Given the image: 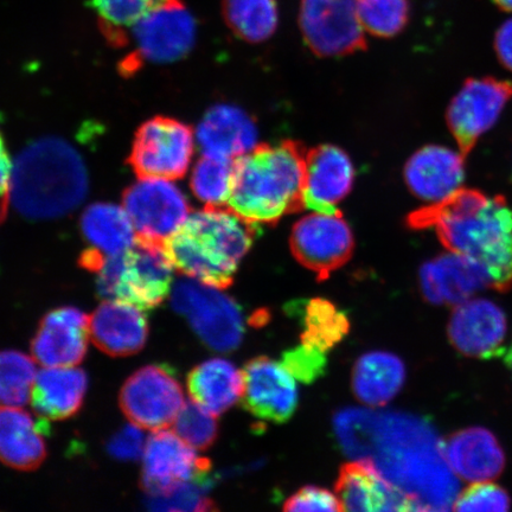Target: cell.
Wrapping results in <instances>:
<instances>
[{
	"label": "cell",
	"mask_w": 512,
	"mask_h": 512,
	"mask_svg": "<svg viewBox=\"0 0 512 512\" xmlns=\"http://www.w3.org/2000/svg\"><path fill=\"white\" fill-rule=\"evenodd\" d=\"M448 465L469 482L495 479L504 470L505 454L495 434L483 427L453 433L444 445Z\"/></svg>",
	"instance_id": "obj_26"
},
{
	"label": "cell",
	"mask_w": 512,
	"mask_h": 512,
	"mask_svg": "<svg viewBox=\"0 0 512 512\" xmlns=\"http://www.w3.org/2000/svg\"><path fill=\"white\" fill-rule=\"evenodd\" d=\"M88 189L85 160L62 138L37 139L14 160L10 204L27 219H60L81 206Z\"/></svg>",
	"instance_id": "obj_3"
},
{
	"label": "cell",
	"mask_w": 512,
	"mask_h": 512,
	"mask_svg": "<svg viewBox=\"0 0 512 512\" xmlns=\"http://www.w3.org/2000/svg\"><path fill=\"white\" fill-rule=\"evenodd\" d=\"M447 331L460 354L491 360L504 352L508 320L501 307L491 300H466L454 309Z\"/></svg>",
	"instance_id": "obj_17"
},
{
	"label": "cell",
	"mask_w": 512,
	"mask_h": 512,
	"mask_svg": "<svg viewBox=\"0 0 512 512\" xmlns=\"http://www.w3.org/2000/svg\"><path fill=\"white\" fill-rule=\"evenodd\" d=\"M216 416L197 405L195 401L185 402L175 422L174 431L179 438L196 450H208L219 435Z\"/></svg>",
	"instance_id": "obj_38"
},
{
	"label": "cell",
	"mask_w": 512,
	"mask_h": 512,
	"mask_svg": "<svg viewBox=\"0 0 512 512\" xmlns=\"http://www.w3.org/2000/svg\"><path fill=\"white\" fill-rule=\"evenodd\" d=\"M222 12L230 30L247 42H264L278 27L277 0H223Z\"/></svg>",
	"instance_id": "obj_32"
},
{
	"label": "cell",
	"mask_w": 512,
	"mask_h": 512,
	"mask_svg": "<svg viewBox=\"0 0 512 512\" xmlns=\"http://www.w3.org/2000/svg\"><path fill=\"white\" fill-rule=\"evenodd\" d=\"M119 402L132 424L150 431L174 425L185 403L175 371L165 364H151L128 377Z\"/></svg>",
	"instance_id": "obj_9"
},
{
	"label": "cell",
	"mask_w": 512,
	"mask_h": 512,
	"mask_svg": "<svg viewBox=\"0 0 512 512\" xmlns=\"http://www.w3.org/2000/svg\"><path fill=\"white\" fill-rule=\"evenodd\" d=\"M12 166H14V162L10 158L2 133H0V220L3 219L6 208L10 204Z\"/></svg>",
	"instance_id": "obj_43"
},
{
	"label": "cell",
	"mask_w": 512,
	"mask_h": 512,
	"mask_svg": "<svg viewBox=\"0 0 512 512\" xmlns=\"http://www.w3.org/2000/svg\"><path fill=\"white\" fill-rule=\"evenodd\" d=\"M256 228L228 207H204L191 213L164 247L178 272L226 290L253 245Z\"/></svg>",
	"instance_id": "obj_5"
},
{
	"label": "cell",
	"mask_w": 512,
	"mask_h": 512,
	"mask_svg": "<svg viewBox=\"0 0 512 512\" xmlns=\"http://www.w3.org/2000/svg\"><path fill=\"white\" fill-rule=\"evenodd\" d=\"M243 373V407L261 420L284 424L298 406L296 379L283 364L261 356L246 364Z\"/></svg>",
	"instance_id": "obj_15"
},
{
	"label": "cell",
	"mask_w": 512,
	"mask_h": 512,
	"mask_svg": "<svg viewBox=\"0 0 512 512\" xmlns=\"http://www.w3.org/2000/svg\"><path fill=\"white\" fill-rule=\"evenodd\" d=\"M89 335L96 348L112 357L138 354L149 337V322L139 307L106 300L89 317Z\"/></svg>",
	"instance_id": "obj_22"
},
{
	"label": "cell",
	"mask_w": 512,
	"mask_h": 512,
	"mask_svg": "<svg viewBox=\"0 0 512 512\" xmlns=\"http://www.w3.org/2000/svg\"><path fill=\"white\" fill-rule=\"evenodd\" d=\"M408 226L433 228L448 251L482 266L496 291L512 287V208L503 196L458 189L445 200L414 211Z\"/></svg>",
	"instance_id": "obj_2"
},
{
	"label": "cell",
	"mask_w": 512,
	"mask_h": 512,
	"mask_svg": "<svg viewBox=\"0 0 512 512\" xmlns=\"http://www.w3.org/2000/svg\"><path fill=\"white\" fill-rule=\"evenodd\" d=\"M208 479H194L147 495L146 505L153 511H213L215 503L207 495Z\"/></svg>",
	"instance_id": "obj_37"
},
{
	"label": "cell",
	"mask_w": 512,
	"mask_h": 512,
	"mask_svg": "<svg viewBox=\"0 0 512 512\" xmlns=\"http://www.w3.org/2000/svg\"><path fill=\"white\" fill-rule=\"evenodd\" d=\"M171 302L209 348L227 352L241 344L245 328L240 307L220 288L192 278L182 279L172 290Z\"/></svg>",
	"instance_id": "obj_7"
},
{
	"label": "cell",
	"mask_w": 512,
	"mask_h": 512,
	"mask_svg": "<svg viewBox=\"0 0 512 512\" xmlns=\"http://www.w3.org/2000/svg\"><path fill=\"white\" fill-rule=\"evenodd\" d=\"M495 49L503 66L512 70V19H509L498 29L495 38Z\"/></svg>",
	"instance_id": "obj_44"
},
{
	"label": "cell",
	"mask_w": 512,
	"mask_h": 512,
	"mask_svg": "<svg viewBox=\"0 0 512 512\" xmlns=\"http://www.w3.org/2000/svg\"><path fill=\"white\" fill-rule=\"evenodd\" d=\"M196 22L182 0L160 6L131 30L139 63L168 64L183 59L196 41Z\"/></svg>",
	"instance_id": "obj_14"
},
{
	"label": "cell",
	"mask_w": 512,
	"mask_h": 512,
	"mask_svg": "<svg viewBox=\"0 0 512 512\" xmlns=\"http://www.w3.org/2000/svg\"><path fill=\"white\" fill-rule=\"evenodd\" d=\"M306 153L302 144L286 140L236 158L228 208L254 224L277 223L303 209Z\"/></svg>",
	"instance_id": "obj_4"
},
{
	"label": "cell",
	"mask_w": 512,
	"mask_h": 512,
	"mask_svg": "<svg viewBox=\"0 0 512 512\" xmlns=\"http://www.w3.org/2000/svg\"><path fill=\"white\" fill-rule=\"evenodd\" d=\"M294 316L303 324L302 342L307 347L328 352L349 334L347 313L323 298L306 300L291 305Z\"/></svg>",
	"instance_id": "obj_31"
},
{
	"label": "cell",
	"mask_w": 512,
	"mask_h": 512,
	"mask_svg": "<svg viewBox=\"0 0 512 512\" xmlns=\"http://www.w3.org/2000/svg\"><path fill=\"white\" fill-rule=\"evenodd\" d=\"M35 379L31 357L15 350L0 351V408L27 405Z\"/></svg>",
	"instance_id": "obj_35"
},
{
	"label": "cell",
	"mask_w": 512,
	"mask_h": 512,
	"mask_svg": "<svg viewBox=\"0 0 512 512\" xmlns=\"http://www.w3.org/2000/svg\"><path fill=\"white\" fill-rule=\"evenodd\" d=\"M195 145V133L188 125L153 118L139 128L130 162L139 177L181 178L190 168Z\"/></svg>",
	"instance_id": "obj_10"
},
{
	"label": "cell",
	"mask_w": 512,
	"mask_h": 512,
	"mask_svg": "<svg viewBox=\"0 0 512 512\" xmlns=\"http://www.w3.org/2000/svg\"><path fill=\"white\" fill-rule=\"evenodd\" d=\"M499 9L512 12V0H494Z\"/></svg>",
	"instance_id": "obj_45"
},
{
	"label": "cell",
	"mask_w": 512,
	"mask_h": 512,
	"mask_svg": "<svg viewBox=\"0 0 512 512\" xmlns=\"http://www.w3.org/2000/svg\"><path fill=\"white\" fill-rule=\"evenodd\" d=\"M89 317L73 306H63L43 317L31 342L35 360L47 368L76 367L87 354Z\"/></svg>",
	"instance_id": "obj_18"
},
{
	"label": "cell",
	"mask_w": 512,
	"mask_h": 512,
	"mask_svg": "<svg viewBox=\"0 0 512 512\" xmlns=\"http://www.w3.org/2000/svg\"><path fill=\"white\" fill-rule=\"evenodd\" d=\"M354 235L341 211H313L294 224L291 249L300 264L317 275L319 281L350 260L354 252Z\"/></svg>",
	"instance_id": "obj_12"
},
{
	"label": "cell",
	"mask_w": 512,
	"mask_h": 512,
	"mask_svg": "<svg viewBox=\"0 0 512 512\" xmlns=\"http://www.w3.org/2000/svg\"><path fill=\"white\" fill-rule=\"evenodd\" d=\"M355 171L343 150L322 145L306 153L304 204L319 213H335L349 195Z\"/></svg>",
	"instance_id": "obj_19"
},
{
	"label": "cell",
	"mask_w": 512,
	"mask_h": 512,
	"mask_svg": "<svg viewBox=\"0 0 512 512\" xmlns=\"http://www.w3.org/2000/svg\"><path fill=\"white\" fill-rule=\"evenodd\" d=\"M281 364L294 379L312 383L323 376L326 368L325 352L303 344L284 352Z\"/></svg>",
	"instance_id": "obj_40"
},
{
	"label": "cell",
	"mask_w": 512,
	"mask_h": 512,
	"mask_svg": "<svg viewBox=\"0 0 512 512\" xmlns=\"http://www.w3.org/2000/svg\"><path fill=\"white\" fill-rule=\"evenodd\" d=\"M285 511H344L341 501L330 491L318 486H305L288 498Z\"/></svg>",
	"instance_id": "obj_41"
},
{
	"label": "cell",
	"mask_w": 512,
	"mask_h": 512,
	"mask_svg": "<svg viewBox=\"0 0 512 512\" xmlns=\"http://www.w3.org/2000/svg\"><path fill=\"white\" fill-rule=\"evenodd\" d=\"M88 388L85 371L49 368L36 374L31 390V403L37 416L47 421L72 418L79 413Z\"/></svg>",
	"instance_id": "obj_27"
},
{
	"label": "cell",
	"mask_w": 512,
	"mask_h": 512,
	"mask_svg": "<svg viewBox=\"0 0 512 512\" xmlns=\"http://www.w3.org/2000/svg\"><path fill=\"white\" fill-rule=\"evenodd\" d=\"M511 498L501 486L478 483L469 486L458 495L453 504L457 511H508Z\"/></svg>",
	"instance_id": "obj_39"
},
{
	"label": "cell",
	"mask_w": 512,
	"mask_h": 512,
	"mask_svg": "<svg viewBox=\"0 0 512 512\" xmlns=\"http://www.w3.org/2000/svg\"><path fill=\"white\" fill-rule=\"evenodd\" d=\"M406 381V367L390 352H368L357 361L352 389L358 399L373 407L386 406L399 394Z\"/></svg>",
	"instance_id": "obj_30"
},
{
	"label": "cell",
	"mask_w": 512,
	"mask_h": 512,
	"mask_svg": "<svg viewBox=\"0 0 512 512\" xmlns=\"http://www.w3.org/2000/svg\"><path fill=\"white\" fill-rule=\"evenodd\" d=\"M233 177L234 160L203 155L192 168L190 189L206 207H228Z\"/></svg>",
	"instance_id": "obj_33"
},
{
	"label": "cell",
	"mask_w": 512,
	"mask_h": 512,
	"mask_svg": "<svg viewBox=\"0 0 512 512\" xmlns=\"http://www.w3.org/2000/svg\"><path fill=\"white\" fill-rule=\"evenodd\" d=\"M88 252L111 258L136 245L138 235L124 206L111 202H96L83 211L80 220Z\"/></svg>",
	"instance_id": "obj_28"
},
{
	"label": "cell",
	"mask_w": 512,
	"mask_h": 512,
	"mask_svg": "<svg viewBox=\"0 0 512 512\" xmlns=\"http://www.w3.org/2000/svg\"><path fill=\"white\" fill-rule=\"evenodd\" d=\"M48 427L21 408H0V462L18 471L38 469L47 458Z\"/></svg>",
	"instance_id": "obj_25"
},
{
	"label": "cell",
	"mask_w": 512,
	"mask_h": 512,
	"mask_svg": "<svg viewBox=\"0 0 512 512\" xmlns=\"http://www.w3.org/2000/svg\"><path fill=\"white\" fill-rule=\"evenodd\" d=\"M174 270L163 243L138 240L125 253L104 261L96 272L98 292L105 300L150 311L169 296Z\"/></svg>",
	"instance_id": "obj_6"
},
{
	"label": "cell",
	"mask_w": 512,
	"mask_h": 512,
	"mask_svg": "<svg viewBox=\"0 0 512 512\" xmlns=\"http://www.w3.org/2000/svg\"><path fill=\"white\" fill-rule=\"evenodd\" d=\"M300 29L318 56H344L367 48L357 0H302Z\"/></svg>",
	"instance_id": "obj_11"
},
{
	"label": "cell",
	"mask_w": 512,
	"mask_h": 512,
	"mask_svg": "<svg viewBox=\"0 0 512 512\" xmlns=\"http://www.w3.org/2000/svg\"><path fill=\"white\" fill-rule=\"evenodd\" d=\"M336 494L344 511H420L411 497L384 478L367 460L342 466Z\"/></svg>",
	"instance_id": "obj_20"
},
{
	"label": "cell",
	"mask_w": 512,
	"mask_h": 512,
	"mask_svg": "<svg viewBox=\"0 0 512 512\" xmlns=\"http://www.w3.org/2000/svg\"><path fill=\"white\" fill-rule=\"evenodd\" d=\"M203 155L235 160L258 143V130L246 112L232 105H216L204 115L195 133Z\"/></svg>",
	"instance_id": "obj_23"
},
{
	"label": "cell",
	"mask_w": 512,
	"mask_h": 512,
	"mask_svg": "<svg viewBox=\"0 0 512 512\" xmlns=\"http://www.w3.org/2000/svg\"><path fill=\"white\" fill-rule=\"evenodd\" d=\"M123 206L138 240L163 245L191 214L187 195L169 178L139 177L125 191Z\"/></svg>",
	"instance_id": "obj_8"
},
{
	"label": "cell",
	"mask_w": 512,
	"mask_h": 512,
	"mask_svg": "<svg viewBox=\"0 0 512 512\" xmlns=\"http://www.w3.org/2000/svg\"><path fill=\"white\" fill-rule=\"evenodd\" d=\"M336 433L350 457L367 460L420 511H445L458 497V480L433 426L402 413L348 409L335 420Z\"/></svg>",
	"instance_id": "obj_1"
},
{
	"label": "cell",
	"mask_w": 512,
	"mask_h": 512,
	"mask_svg": "<svg viewBox=\"0 0 512 512\" xmlns=\"http://www.w3.org/2000/svg\"><path fill=\"white\" fill-rule=\"evenodd\" d=\"M144 433L142 427L128 425L115 433L107 444V451L121 462H133L144 453Z\"/></svg>",
	"instance_id": "obj_42"
},
{
	"label": "cell",
	"mask_w": 512,
	"mask_h": 512,
	"mask_svg": "<svg viewBox=\"0 0 512 512\" xmlns=\"http://www.w3.org/2000/svg\"><path fill=\"white\" fill-rule=\"evenodd\" d=\"M464 156L443 146H426L408 160L405 178L420 200L439 202L457 191L465 177Z\"/></svg>",
	"instance_id": "obj_24"
},
{
	"label": "cell",
	"mask_w": 512,
	"mask_h": 512,
	"mask_svg": "<svg viewBox=\"0 0 512 512\" xmlns=\"http://www.w3.org/2000/svg\"><path fill=\"white\" fill-rule=\"evenodd\" d=\"M171 2L175 0H91L101 29L114 44L126 43L140 19Z\"/></svg>",
	"instance_id": "obj_34"
},
{
	"label": "cell",
	"mask_w": 512,
	"mask_h": 512,
	"mask_svg": "<svg viewBox=\"0 0 512 512\" xmlns=\"http://www.w3.org/2000/svg\"><path fill=\"white\" fill-rule=\"evenodd\" d=\"M512 98V82L494 78L469 79L451 102L447 124L466 157L478 139L497 123Z\"/></svg>",
	"instance_id": "obj_13"
},
{
	"label": "cell",
	"mask_w": 512,
	"mask_h": 512,
	"mask_svg": "<svg viewBox=\"0 0 512 512\" xmlns=\"http://www.w3.org/2000/svg\"><path fill=\"white\" fill-rule=\"evenodd\" d=\"M505 362H507V366L511 370V373H512V343L510 345V348L507 351V355H505Z\"/></svg>",
	"instance_id": "obj_46"
},
{
	"label": "cell",
	"mask_w": 512,
	"mask_h": 512,
	"mask_svg": "<svg viewBox=\"0 0 512 512\" xmlns=\"http://www.w3.org/2000/svg\"><path fill=\"white\" fill-rule=\"evenodd\" d=\"M142 486L147 495L157 494L179 483L208 479L210 460L197 456L195 448L175 432L155 431L143 453Z\"/></svg>",
	"instance_id": "obj_16"
},
{
	"label": "cell",
	"mask_w": 512,
	"mask_h": 512,
	"mask_svg": "<svg viewBox=\"0 0 512 512\" xmlns=\"http://www.w3.org/2000/svg\"><path fill=\"white\" fill-rule=\"evenodd\" d=\"M358 17L364 30L376 37H393L406 28L407 0H357Z\"/></svg>",
	"instance_id": "obj_36"
},
{
	"label": "cell",
	"mask_w": 512,
	"mask_h": 512,
	"mask_svg": "<svg viewBox=\"0 0 512 512\" xmlns=\"http://www.w3.org/2000/svg\"><path fill=\"white\" fill-rule=\"evenodd\" d=\"M188 390L192 401L219 416L242 398L243 373L232 362L213 358L190 371Z\"/></svg>",
	"instance_id": "obj_29"
},
{
	"label": "cell",
	"mask_w": 512,
	"mask_h": 512,
	"mask_svg": "<svg viewBox=\"0 0 512 512\" xmlns=\"http://www.w3.org/2000/svg\"><path fill=\"white\" fill-rule=\"evenodd\" d=\"M420 286L427 302L457 306L490 287V280L476 261L452 253L440 255L421 267Z\"/></svg>",
	"instance_id": "obj_21"
}]
</instances>
